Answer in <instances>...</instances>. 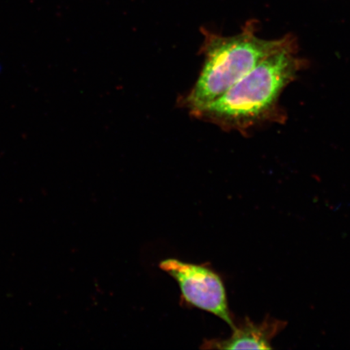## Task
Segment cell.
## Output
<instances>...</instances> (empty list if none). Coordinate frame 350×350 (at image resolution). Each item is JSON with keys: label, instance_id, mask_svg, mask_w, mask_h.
Segmentation results:
<instances>
[{"label": "cell", "instance_id": "1", "mask_svg": "<svg viewBox=\"0 0 350 350\" xmlns=\"http://www.w3.org/2000/svg\"><path fill=\"white\" fill-rule=\"evenodd\" d=\"M306 65L294 38L196 116L242 133L267 122L284 121L279 99Z\"/></svg>", "mask_w": 350, "mask_h": 350}, {"label": "cell", "instance_id": "2", "mask_svg": "<svg viewBox=\"0 0 350 350\" xmlns=\"http://www.w3.org/2000/svg\"><path fill=\"white\" fill-rule=\"evenodd\" d=\"M255 22H248L234 36L204 32V64L198 80L185 98L186 107L196 116L228 91L262 60L290 42L288 34L268 40L257 36Z\"/></svg>", "mask_w": 350, "mask_h": 350}, {"label": "cell", "instance_id": "3", "mask_svg": "<svg viewBox=\"0 0 350 350\" xmlns=\"http://www.w3.org/2000/svg\"><path fill=\"white\" fill-rule=\"evenodd\" d=\"M159 268L177 282L183 304L211 313L231 328L234 326L224 282L215 271L206 265L177 259L161 261Z\"/></svg>", "mask_w": 350, "mask_h": 350}, {"label": "cell", "instance_id": "4", "mask_svg": "<svg viewBox=\"0 0 350 350\" xmlns=\"http://www.w3.org/2000/svg\"><path fill=\"white\" fill-rule=\"evenodd\" d=\"M286 326L280 319L267 317L260 323L246 317L234 322L229 338L206 340L201 348L206 349H272V340Z\"/></svg>", "mask_w": 350, "mask_h": 350}]
</instances>
